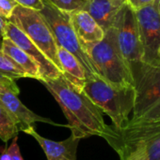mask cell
Returning a JSON list of instances; mask_svg holds the SVG:
<instances>
[{
	"instance_id": "1",
	"label": "cell",
	"mask_w": 160,
	"mask_h": 160,
	"mask_svg": "<svg viewBox=\"0 0 160 160\" xmlns=\"http://www.w3.org/2000/svg\"><path fill=\"white\" fill-rule=\"evenodd\" d=\"M41 83L60 106L72 134L80 139L91 136L103 137L108 128L104 120V112L83 91L75 88L63 75L42 81Z\"/></svg>"
},
{
	"instance_id": "2",
	"label": "cell",
	"mask_w": 160,
	"mask_h": 160,
	"mask_svg": "<svg viewBox=\"0 0 160 160\" xmlns=\"http://www.w3.org/2000/svg\"><path fill=\"white\" fill-rule=\"evenodd\" d=\"M84 48L100 78L114 86L134 87L130 67L121 52L113 26L105 31L102 40Z\"/></svg>"
},
{
	"instance_id": "3",
	"label": "cell",
	"mask_w": 160,
	"mask_h": 160,
	"mask_svg": "<svg viewBox=\"0 0 160 160\" xmlns=\"http://www.w3.org/2000/svg\"><path fill=\"white\" fill-rule=\"evenodd\" d=\"M83 93L112 121L116 128L130 119L135 103L134 87L114 86L97 75L86 78Z\"/></svg>"
},
{
	"instance_id": "4",
	"label": "cell",
	"mask_w": 160,
	"mask_h": 160,
	"mask_svg": "<svg viewBox=\"0 0 160 160\" xmlns=\"http://www.w3.org/2000/svg\"><path fill=\"white\" fill-rule=\"evenodd\" d=\"M135 89L134 120L160 119V60L141 62L131 69Z\"/></svg>"
},
{
	"instance_id": "5",
	"label": "cell",
	"mask_w": 160,
	"mask_h": 160,
	"mask_svg": "<svg viewBox=\"0 0 160 160\" xmlns=\"http://www.w3.org/2000/svg\"><path fill=\"white\" fill-rule=\"evenodd\" d=\"M113 149L135 143H141L146 149L149 160H160V119L134 120L116 128L108 126L102 137Z\"/></svg>"
},
{
	"instance_id": "6",
	"label": "cell",
	"mask_w": 160,
	"mask_h": 160,
	"mask_svg": "<svg viewBox=\"0 0 160 160\" xmlns=\"http://www.w3.org/2000/svg\"><path fill=\"white\" fill-rule=\"evenodd\" d=\"M43 2L44 7L40 12L49 25L58 47L64 48L78 59L85 69L86 78L97 75L91 60L74 30L69 13L60 11L47 1Z\"/></svg>"
},
{
	"instance_id": "7",
	"label": "cell",
	"mask_w": 160,
	"mask_h": 160,
	"mask_svg": "<svg viewBox=\"0 0 160 160\" xmlns=\"http://www.w3.org/2000/svg\"><path fill=\"white\" fill-rule=\"evenodd\" d=\"M16 25L61 71L58 56V45L53 33L39 10L17 5L8 20ZM62 73V72H61Z\"/></svg>"
},
{
	"instance_id": "8",
	"label": "cell",
	"mask_w": 160,
	"mask_h": 160,
	"mask_svg": "<svg viewBox=\"0 0 160 160\" xmlns=\"http://www.w3.org/2000/svg\"><path fill=\"white\" fill-rule=\"evenodd\" d=\"M112 26L116 31L121 52L130 69H133L142 62V47L136 11L126 4L117 14Z\"/></svg>"
},
{
	"instance_id": "9",
	"label": "cell",
	"mask_w": 160,
	"mask_h": 160,
	"mask_svg": "<svg viewBox=\"0 0 160 160\" xmlns=\"http://www.w3.org/2000/svg\"><path fill=\"white\" fill-rule=\"evenodd\" d=\"M138 22L142 62L155 63L160 60V13L155 4L135 10Z\"/></svg>"
},
{
	"instance_id": "10",
	"label": "cell",
	"mask_w": 160,
	"mask_h": 160,
	"mask_svg": "<svg viewBox=\"0 0 160 160\" xmlns=\"http://www.w3.org/2000/svg\"><path fill=\"white\" fill-rule=\"evenodd\" d=\"M18 94L19 88L14 80L0 77V103L16 121L20 131L34 127L38 122L57 126L52 120L40 116L26 108L19 99Z\"/></svg>"
},
{
	"instance_id": "11",
	"label": "cell",
	"mask_w": 160,
	"mask_h": 160,
	"mask_svg": "<svg viewBox=\"0 0 160 160\" xmlns=\"http://www.w3.org/2000/svg\"><path fill=\"white\" fill-rule=\"evenodd\" d=\"M5 37L9 38L37 63L40 69V82L56 79L62 75L61 71L26 37V35L9 21L5 22Z\"/></svg>"
},
{
	"instance_id": "12",
	"label": "cell",
	"mask_w": 160,
	"mask_h": 160,
	"mask_svg": "<svg viewBox=\"0 0 160 160\" xmlns=\"http://www.w3.org/2000/svg\"><path fill=\"white\" fill-rule=\"evenodd\" d=\"M23 132L35 139L43 150L47 160H77V147L81 139L74 134L71 133L70 137L64 141L55 142L41 136L34 127H30Z\"/></svg>"
},
{
	"instance_id": "13",
	"label": "cell",
	"mask_w": 160,
	"mask_h": 160,
	"mask_svg": "<svg viewBox=\"0 0 160 160\" xmlns=\"http://www.w3.org/2000/svg\"><path fill=\"white\" fill-rule=\"evenodd\" d=\"M71 23L80 42L84 45L92 44L103 39L104 29L93 17L84 9H78L69 13Z\"/></svg>"
},
{
	"instance_id": "14",
	"label": "cell",
	"mask_w": 160,
	"mask_h": 160,
	"mask_svg": "<svg viewBox=\"0 0 160 160\" xmlns=\"http://www.w3.org/2000/svg\"><path fill=\"white\" fill-rule=\"evenodd\" d=\"M126 4V0H86L82 9L88 11L106 31L112 26L117 14Z\"/></svg>"
},
{
	"instance_id": "15",
	"label": "cell",
	"mask_w": 160,
	"mask_h": 160,
	"mask_svg": "<svg viewBox=\"0 0 160 160\" xmlns=\"http://www.w3.org/2000/svg\"><path fill=\"white\" fill-rule=\"evenodd\" d=\"M58 56L64 78L79 91H83L86 73L81 63L72 52L62 47H58Z\"/></svg>"
},
{
	"instance_id": "16",
	"label": "cell",
	"mask_w": 160,
	"mask_h": 160,
	"mask_svg": "<svg viewBox=\"0 0 160 160\" xmlns=\"http://www.w3.org/2000/svg\"><path fill=\"white\" fill-rule=\"evenodd\" d=\"M2 52L10 57L27 75L28 78L40 81V69L37 63L9 38H2Z\"/></svg>"
},
{
	"instance_id": "17",
	"label": "cell",
	"mask_w": 160,
	"mask_h": 160,
	"mask_svg": "<svg viewBox=\"0 0 160 160\" xmlns=\"http://www.w3.org/2000/svg\"><path fill=\"white\" fill-rule=\"evenodd\" d=\"M19 128L16 121L0 103V139L4 142L17 136Z\"/></svg>"
},
{
	"instance_id": "18",
	"label": "cell",
	"mask_w": 160,
	"mask_h": 160,
	"mask_svg": "<svg viewBox=\"0 0 160 160\" xmlns=\"http://www.w3.org/2000/svg\"><path fill=\"white\" fill-rule=\"evenodd\" d=\"M0 77H7L12 80L28 78L26 73L7 54L0 52Z\"/></svg>"
},
{
	"instance_id": "19",
	"label": "cell",
	"mask_w": 160,
	"mask_h": 160,
	"mask_svg": "<svg viewBox=\"0 0 160 160\" xmlns=\"http://www.w3.org/2000/svg\"><path fill=\"white\" fill-rule=\"evenodd\" d=\"M114 150L120 157V160H149L146 149L141 143L119 146Z\"/></svg>"
},
{
	"instance_id": "20",
	"label": "cell",
	"mask_w": 160,
	"mask_h": 160,
	"mask_svg": "<svg viewBox=\"0 0 160 160\" xmlns=\"http://www.w3.org/2000/svg\"><path fill=\"white\" fill-rule=\"evenodd\" d=\"M60 11L71 13L73 11L82 9L86 0H46Z\"/></svg>"
},
{
	"instance_id": "21",
	"label": "cell",
	"mask_w": 160,
	"mask_h": 160,
	"mask_svg": "<svg viewBox=\"0 0 160 160\" xmlns=\"http://www.w3.org/2000/svg\"><path fill=\"white\" fill-rule=\"evenodd\" d=\"M18 4L13 0H0V17L8 21Z\"/></svg>"
},
{
	"instance_id": "22",
	"label": "cell",
	"mask_w": 160,
	"mask_h": 160,
	"mask_svg": "<svg viewBox=\"0 0 160 160\" xmlns=\"http://www.w3.org/2000/svg\"><path fill=\"white\" fill-rule=\"evenodd\" d=\"M16 2L19 6L32 8L35 10H41L44 7V2L43 0H13Z\"/></svg>"
},
{
	"instance_id": "23",
	"label": "cell",
	"mask_w": 160,
	"mask_h": 160,
	"mask_svg": "<svg viewBox=\"0 0 160 160\" xmlns=\"http://www.w3.org/2000/svg\"><path fill=\"white\" fill-rule=\"evenodd\" d=\"M7 151L9 154V156L11 158V160H24L23 158H22V156H21L19 146L17 144V136L12 139V142L7 148Z\"/></svg>"
},
{
	"instance_id": "24",
	"label": "cell",
	"mask_w": 160,
	"mask_h": 160,
	"mask_svg": "<svg viewBox=\"0 0 160 160\" xmlns=\"http://www.w3.org/2000/svg\"><path fill=\"white\" fill-rule=\"evenodd\" d=\"M156 0H126L127 5L134 10L141 9L148 5L154 4Z\"/></svg>"
},
{
	"instance_id": "25",
	"label": "cell",
	"mask_w": 160,
	"mask_h": 160,
	"mask_svg": "<svg viewBox=\"0 0 160 160\" xmlns=\"http://www.w3.org/2000/svg\"><path fill=\"white\" fill-rule=\"evenodd\" d=\"M5 20L0 17V39L5 37Z\"/></svg>"
},
{
	"instance_id": "26",
	"label": "cell",
	"mask_w": 160,
	"mask_h": 160,
	"mask_svg": "<svg viewBox=\"0 0 160 160\" xmlns=\"http://www.w3.org/2000/svg\"><path fill=\"white\" fill-rule=\"evenodd\" d=\"M0 160H11V158H10L9 154L8 153L7 149L0 155Z\"/></svg>"
},
{
	"instance_id": "27",
	"label": "cell",
	"mask_w": 160,
	"mask_h": 160,
	"mask_svg": "<svg viewBox=\"0 0 160 160\" xmlns=\"http://www.w3.org/2000/svg\"><path fill=\"white\" fill-rule=\"evenodd\" d=\"M154 4L156 5V7H157V10L159 11V13H160V0H156Z\"/></svg>"
},
{
	"instance_id": "28",
	"label": "cell",
	"mask_w": 160,
	"mask_h": 160,
	"mask_svg": "<svg viewBox=\"0 0 160 160\" xmlns=\"http://www.w3.org/2000/svg\"><path fill=\"white\" fill-rule=\"evenodd\" d=\"M2 51V39H0V52Z\"/></svg>"
},
{
	"instance_id": "29",
	"label": "cell",
	"mask_w": 160,
	"mask_h": 160,
	"mask_svg": "<svg viewBox=\"0 0 160 160\" xmlns=\"http://www.w3.org/2000/svg\"><path fill=\"white\" fill-rule=\"evenodd\" d=\"M158 55H159V57H160V46H159V51H158Z\"/></svg>"
},
{
	"instance_id": "30",
	"label": "cell",
	"mask_w": 160,
	"mask_h": 160,
	"mask_svg": "<svg viewBox=\"0 0 160 160\" xmlns=\"http://www.w3.org/2000/svg\"><path fill=\"white\" fill-rule=\"evenodd\" d=\"M43 1H46V0H43Z\"/></svg>"
}]
</instances>
